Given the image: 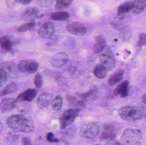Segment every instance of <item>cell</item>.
<instances>
[{
    "mask_svg": "<svg viewBox=\"0 0 146 145\" xmlns=\"http://www.w3.org/2000/svg\"><path fill=\"white\" fill-rule=\"evenodd\" d=\"M99 54L101 64L104 66L107 71L112 70L115 66V60L110 49L106 46Z\"/></svg>",
    "mask_w": 146,
    "mask_h": 145,
    "instance_id": "cell-4",
    "label": "cell"
},
{
    "mask_svg": "<svg viewBox=\"0 0 146 145\" xmlns=\"http://www.w3.org/2000/svg\"><path fill=\"white\" fill-rule=\"evenodd\" d=\"M62 104V98L61 96L58 95L53 100L51 103L52 109L56 111L59 110L61 109Z\"/></svg>",
    "mask_w": 146,
    "mask_h": 145,
    "instance_id": "cell-25",
    "label": "cell"
},
{
    "mask_svg": "<svg viewBox=\"0 0 146 145\" xmlns=\"http://www.w3.org/2000/svg\"><path fill=\"white\" fill-rule=\"evenodd\" d=\"M37 94L36 90L29 89L22 92L17 96V101L20 102H31L34 100Z\"/></svg>",
    "mask_w": 146,
    "mask_h": 145,
    "instance_id": "cell-12",
    "label": "cell"
},
{
    "mask_svg": "<svg viewBox=\"0 0 146 145\" xmlns=\"http://www.w3.org/2000/svg\"><path fill=\"white\" fill-rule=\"evenodd\" d=\"M46 139L48 142H51V143H57L59 141V140L55 138L53 133L51 132H50L47 134L46 135Z\"/></svg>",
    "mask_w": 146,
    "mask_h": 145,
    "instance_id": "cell-33",
    "label": "cell"
},
{
    "mask_svg": "<svg viewBox=\"0 0 146 145\" xmlns=\"http://www.w3.org/2000/svg\"><path fill=\"white\" fill-rule=\"evenodd\" d=\"M123 70H118L112 74L108 79V83L110 86H113L121 81L124 75Z\"/></svg>",
    "mask_w": 146,
    "mask_h": 145,
    "instance_id": "cell-17",
    "label": "cell"
},
{
    "mask_svg": "<svg viewBox=\"0 0 146 145\" xmlns=\"http://www.w3.org/2000/svg\"><path fill=\"white\" fill-rule=\"evenodd\" d=\"M72 1H57L55 5V9L56 10H62L67 8L72 3Z\"/></svg>",
    "mask_w": 146,
    "mask_h": 145,
    "instance_id": "cell-26",
    "label": "cell"
},
{
    "mask_svg": "<svg viewBox=\"0 0 146 145\" xmlns=\"http://www.w3.org/2000/svg\"><path fill=\"white\" fill-rule=\"evenodd\" d=\"M7 123L9 128L23 133H31L34 129L33 122L19 114L10 116L8 118Z\"/></svg>",
    "mask_w": 146,
    "mask_h": 145,
    "instance_id": "cell-1",
    "label": "cell"
},
{
    "mask_svg": "<svg viewBox=\"0 0 146 145\" xmlns=\"http://www.w3.org/2000/svg\"><path fill=\"white\" fill-rule=\"evenodd\" d=\"M76 71V68H74V67H71L69 69V72H70V73H74V72Z\"/></svg>",
    "mask_w": 146,
    "mask_h": 145,
    "instance_id": "cell-37",
    "label": "cell"
},
{
    "mask_svg": "<svg viewBox=\"0 0 146 145\" xmlns=\"http://www.w3.org/2000/svg\"><path fill=\"white\" fill-rule=\"evenodd\" d=\"M22 142L23 145H32L31 139L28 137L23 138Z\"/></svg>",
    "mask_w": 146,
    "mask_h": 145,
    "instance_id": "cell-35",
    "label": "cell"
},
{
    "mask_svg": "<svg viewBox=\"0 0 146 145\" xmlns=\"http://www.w3.org/2000/svg\"><path fill=\"white\" fill-rule=\"evenodd\" d=\"M38 13L39 10L37 8L31 7L27 9L25 11V14L27 17L35 16L37 17H38Z\"/></svg>",
    "mask_w": 146,
    "mask_h": 145,
    "instance_id": "cell-29",
    "label": "cell"
},
{
    "mask_svg": "<svg viewBox=\"0 0 146 145\" xmlns=\"http://www.w3.org/2000/svg\"><path fill=\"white\" fill-rule=\"evenodd\" d=\"M146 5V1L143 0H137L133 1V8L132 13L135 14H139L142 12Z\"/></svg>",
    "mask_w": 146,
    "mask_h": 145,
    "instance_id": "cell-21",
    "label": "cell"
},
{
    "mask_svg": "<svg viewBox=\"0 0 146 145\" xmlns=\"http://www.w3.org/2000/svg\"><path fill=\"white\" fill-rule=\"evenodd\" d=\"M120 117L128 121H135L143 118L144 112L143 110L139 107L135 106H123L118 111Z\"/></svg>",
    "mask_w": 146,
    "mask_h": 145,
    "instance_id": "cell-2",
    "label": "cell"
},
{
    "mask_svg": "<svg viewBox=\"0 0 146 145\" xmlns=\"http://www.w3.org/2000/svg\"><path fill=\"white\" fill-rule=\"evenodd\" d=\"M36 25V23L34 21H31L27 24L22 25L17 29L18 32H23L27 31L30 30L33 28Z\"/></svg>",
    "mask_w": 146,
    "mask_h": 145,
    "instance_id": "cell-27",
    "label": "cell"
},
{
    "mask_svg": "<svg viewBox=\"0 0 146 145\" xmlns=\"http://www.w3.org/2000/svg\"><path fill=\"white\" fill-rule=\"evenodd\" d=\"M17 102V100L12 98L3 99L0 103V109L3 113L8 112L14 108Z\"/></svg>",
    "mask_w": 146,
    "mask_h": 145,
    "instance_id": "cell-14",
    "label": "cell"
},
{
    "mask_svg": "<svg viewBox=\"0 0 146 145\" xmlns=\"http://www.w3.org/2000/svg\"><path fill=\"white\" fill-rule=\"evenodd\" d=\"M97 93H98V91H97V89L93 88L89 90L86 93L83 94V95L86 100L87 101L95 99L97 98Z\"/></svg>",
    "mask_w": 146,
    "mask_h": 145,
    "instance_id": "cell-28",
    "label": "cell"
},
{
    "mask_svg": "<svg viewBox=\"0 0 146 145\" xmlns=\"http://www.w3.org/2000/svg\"><path fill=\"white\" fill-rule=\"evenodd\" d=\"M106 46V43L104 38L102 36H98L95 38V43L93 45L94 53L99 54Z\"/></svg>",
    "mask_w": 146,
    "mask_h": 145,
    "instance_id": "cell-18",
    "label": "cell"
},
{
    "mask_svg": "<svg viewBox=\"0 0 146 145\" xmlns=\"http://www.w3.org/2000/svg\"><path fill=\"white\" fill-rule=\"evenodd\" d=\"M34 82L36 88L40 89L42 87L43 85V79L42 76L39 73H37L35 75Z\"/></svg>",
    "mask_w": 146,
    "mask_h": 145,
    "instance_id": "cell-30",
    "label": "cell"
},
{
    "mask_svg": "<svg viewBox=\"0 0 146 145\" xmlns=\"http://www.w3.org/2000/svg\"><path fill=\"white\" fill-rule=\"evenodd\" d=\"M7 81V75L5 71L2 68H0V89L6 83Z\"/></svg>",
    "mask_w": 146,
    "mask_h": 145,
    "instance_id": "cell-31",
    "label": "cell"
},
{
    "mask_svg": "<svg viewBox=\"0 0 146 145\" xmlns=\"http://www.w3.org/2000/svg\"><path fill=\"white\" fill-rule=\"evenodd\" d=\"M16 2L21 3L24 4H28L31 2V1H24V0H19V1H15Z\"/></svg>",
    "mask_w": 146,
    "mask_h": 145,
    "instance_id": "cell-36",
    "label": "cell"
},
{
    "mask_svg": "<svg viewBox=\"0 0 146 145\" xmlns=\"http://www.w3.org/2000/svg\"><path fill=\"white\" fill-rule=\"evenodd\" d=\"M17 89L18 87L17 84L14 83H10L0 91V96H4L7 94L13 93L17 91Z\"/></svg>",
    "mask_w": 146,
    "mask_h": 145,
    "instance_id": "cell-24",
    "label": "cell"
},
{
    "mask_svg": "<svg viewBox=\"0 0 146 145\" xmlns=\"http://www.w3.org/2000/svg\"><path fill=\"white\" fill-rule=\"evenodd\" d=\"M38 65L35 61L21 60L17 65L18 70L22 72L33 74L38 69Z\"/></svg>",
    "mask_w": 146,
    "mask_h": 145,
    "instance_id": "cell-7",
    "label": "cell"
},
{
    "mask_svg": "<svg viewBox=\"0 0 146 145\" xmlns=\"http://www.w3.org/2000/svg\"><path fill=\"white\" fill-rule=\"evenodd\" d=\"M67 28L69 32L76 35H83L87 31L86 27L83 24L78 22L69 23L68 24Z\"/></svg>",
    "mask_w": 146,
    "mask_h": 145,
    "instance_id": "cell-9",
    "label": "cell"
},
{
    "mask_svg": "<svg viewBox=\"0 0 146 145\" xmlns=\"http://www.w3.org/2000/svg\"><path fill=\"white\" fill-rule=\"evenodd\" d=\"M129 81H124L117 85L114 91L115 95L119 96L121 98H124L128 95L129 92Z\"/></svg>",
    "mask_w": 146,
    "mask_h": 145,
    "instance_id": "cell-13",
    "label": "cell"
},
{
    "mask_svg": "<svg viewBox=\"0 0 146 145\" xmlns=\"http://www.w3.org/2000/svg\"><path fill=\"white\" fill-rule=\"evenodd\" d=\"M80 112V110L76 108L65 111L60 119L61 129H64L72 124L78 116Z\"/></svg>",
    "mask_w": 146,
    "mask_h": 145,
    "instance_id": "cell-5",
    "label": "cell"
},
{
    "mask_svg": "<svg viewBox=\"0 0 146 145\" xmlns=\"http://www.w3.org/2000/svg\"><path fill=\"white\" fill-rule=\"evenodd\" d=\"M142 138L143 134L140 129L128 128L123 131L121 140L124 145H141Z\"/></svg>",
    "mask_w": 146,
    "mask_h": 145,
    "instance_id": "cell-3",
    "label": "cell"
},
{
    "mask_svg": "<svg viewBox=\"0 0 146 145\" xmlns=\"http://www.w3.org/2000/svg\"><path fill=\"white\" fill-rule=\"evenodd\" d=\"M94 75L98 78H104L106 76L107 70L102 64H98L95 66L94 70Z\"/></svg>",
    "mask_w": 146,
    "mask_h": 145,
    "instance_id": "cell-23",
    "label": "cell"
},
{
    "mask_svg": "<svg viewBox=\"0 0 146 145\" xmlns=\"http://www.w3.org/2000/svg\"><path fill=\"white\" fill-rule=\"evenodd\" d=\"M105 145H123V144H121V143H120V142L115 141L114 139H112L109 140L106 143Z\"/></svg>",
    "mask_w": 146,
    "mask_h": 145,
    "instance_id": "cell-34",
    "label": "cell"
},
{
    "mask_svg": "<svg viewBox=\"0 0 146 145\" xmlns=\"http://www.w3.org/2000/svg\"><path fill=\"white\" fill-rule=\"evenodd\" d=\"M68 60L69 59L66 54L64 52H59L53 56L51 60V64L55 68H61L66 64Z\"/></svg>",
    "mask_w": 146,
    "mask_h": 145,
    "instance_id": "cell-10",
    "label": "cell"
},
{
    "mask_svg": "<svg viewBox=\"0 0 146 145\" xmlns=\"http://www.w3.org/2000/svg\"><path fill=\"white\" fill-rule=\"evenodd\" d=\"M133 8V1H127L122 3L117 9V14L118 15H122L131 12Z\"/></svg>",
    "mask_w": 146,
    "mask_h": 145,
    "instance_id": "cell-22",
    "label": "cell"
},
{
    "mask_svg": "<svg viewBox=\"0 0 146 145\" xmlns=\"http://www.w3.org/2000/svg\"><path fill=\"white\" fill-rule=\"evenodd\" d=\"M100 145V144H94V145Z\"/></svg>",
    "mask_w": 146,
    "mask_h": 145,
    "instance_id": "cell-40",
    "label": "cell"
},
{
    "mask_svg": "<svg viewBox=\"0 0 146 145\" xmlns=\"http://www.w3.org/2000/svg\"><path fill=\"white\" fill-rule=\"evenodd\" d=\"M137 45L139 47H142L146 45V34L141 33L140 35Z\"/></svg>",
    "mask_w": 146,
    "mask_h": 145,
    "instance_id": "cell-32",
    "label": "cell"
},
{
    "mask_svg": "<svg viewBox=\"0 0 146 145\" xmlns=\"http://www.w3.org/2000/svg\"><path fill=\"white\" fill-rule=\"evenodd\" d=\"M115 127L111 124H106L103 127V131L100 136L102 140L113 139L115 136Z\"/></svg>",
    "mask_w": 146,
    "mask_h": 145,
    "instance_id": "cell-15",
    "label": "cell"
},
{
    "mask_svg": "<svg viewBox=\"0 0 146 145\" xmlns=\"http://www.w3.org/2000/svg\"><path fill=\"white\" fill-rule=\"evenodd\" d=\"M52 96L48 93H44L41 94L37 100V104L40 108H45L49 105Z\"/></svg>",
    "mask_w": 146,
    "mask_h": 145,
    "instance_id": "cell-16",
    "label": "cell"
},
{
    "mask_svg": "<svg viewBox=\"0 0 146 145\" xmlns=\"http://www.w3.org/2000/svg\"><path fill=\"white\" fill-rule=\"evenodd\" d=\"M69 103L75 106L76 109L82 110L86 106L87 101L83 94H76L74 95H69L68 97Z\"/></svg>",
    "mask_w": 146,
    "mask_h": 145,
    "instance_id": "cell-8",
    "label": "cell"
},
{
    "mask_svg": "<svg viewBox=\"0 0 146 145\" xmlns=\"http://www.w3.org/2000/svg\"><path fill=\"white\" fill-rule=\"evenodd\" d=\"M100 133V127L98 123L90 122L82 125L80 129V135L87 138H95Z\"/></svg>",
    "mask_w": 146,
    "mask_h": 145,
    "instance_id": "cell-6",
    "label": "cell"
},
{
    "mask_svg": "<svg viewBox=\"0 0 146 145\" xmlns=\"http://www.w3.org/2000/svg\"><path fill=\"white\" fill-rule=\"evenodd\" d=\"M54 31V26L51 22L44 23L38 29V35L44 38H48L52 36Z\"/></svg>",
    "mask_w": 146,
    "mask_h": 145,
    "instance_id": "cell-11",
    "label": "cell"
},
{
    "mask_svg": "<svg viewBox=\"0 0 146 145\" xmlns=\"http://www.w3.org/2000/svg\"><path fill=\"white\" fill-rule=\"evenodd\" d=\"M50 19L54 20L64 21L68 19L70 16L69 13L65 11L54 12L48 14Z\"/></svg>",
    "mask_w": 146,
    "mask_h": 145,
    "instance_id": "cell-20",
    "label": "cell"
},
{
    "mask_svg": "<svg viewBox=\"0 0 146 145\" xmlns=\"http://www.w3.org/2000/svg\"><path fill=\"white\" fill-rule=\"evenodd\" d=\"M3 125L2 124V123H1V122H0V134H1V133L2 131L3 130Z\"/></svg>",
    "mask_w": 146,
    "mask_h": 145,
    "instance_id": "cell-39",
    "label": "cell"
},
{
    "mask_svg": "<svg viewBox=\"0 0 146 145\" xmlns=\"http://www.w3.org/2000/svg\"><path fill=\"white\" fill-rule=\"evenodd\" d=\"M13 46V43L9 37L6 36L0 37V47L3 51L10 52L12 50Z\"/></svg>",
    "mask_w": 146,
    "mask_h": 145,
    "instance_id": "cell-19",
    "label": "cell"
},
{
    "mask_svg": "<svg viewBox=\"0 0 146 145\" xmlns=\"http://www.w3.org/2000/svg\"><path fill=\"white\" fill-rule=\"evenodd\" d=\"M143 101L144 102V103L145 104H146V94H145L143 96Z\"/></svg>",
    "mask_w": 146,
    "mask_h": 145,
    "instance_id": "cell-38",
    "label": "cell"
}]
</instances>
